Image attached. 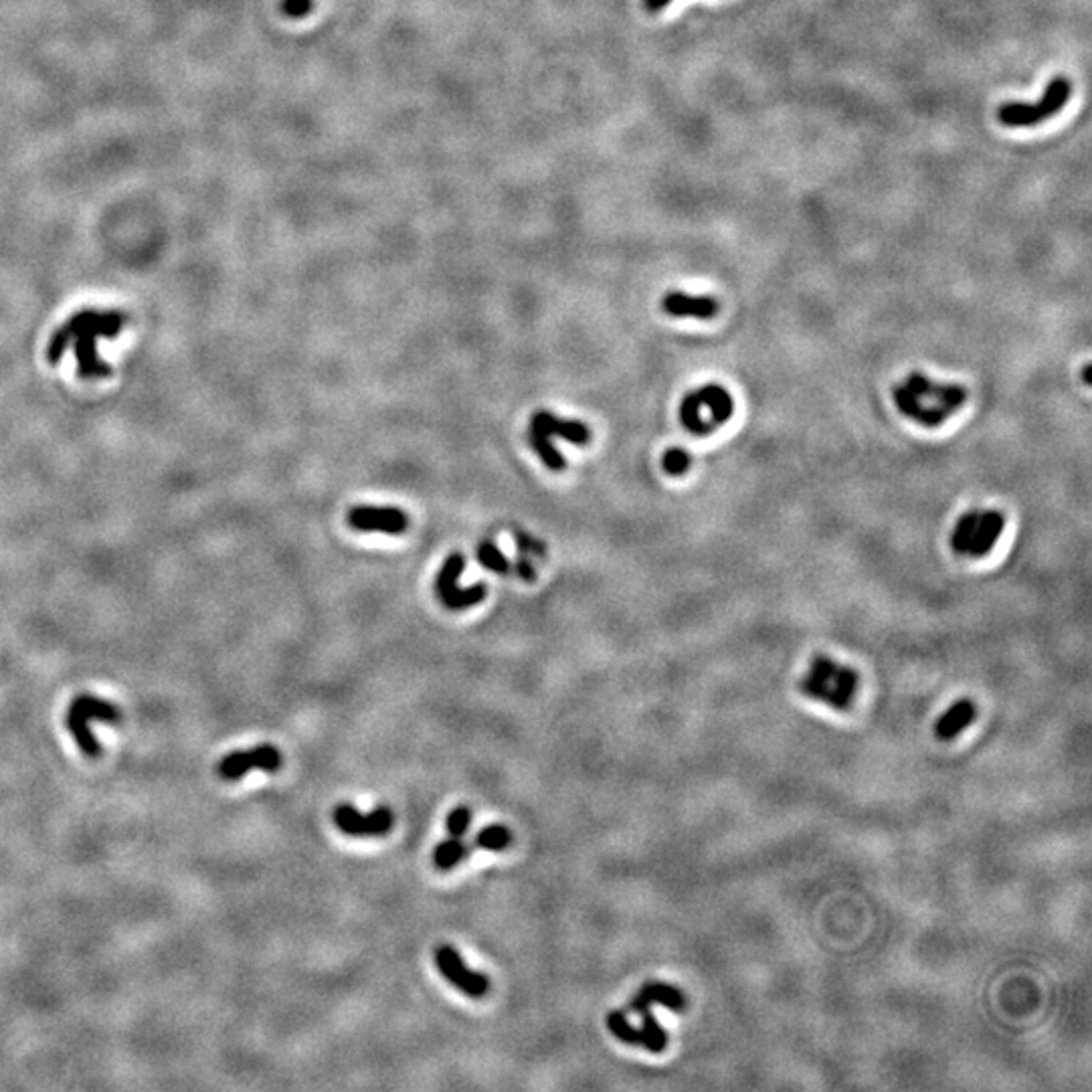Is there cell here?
<instances>
[{
    "instance_id": "30",
    "label": "cell",
    "mask_w": 1092,
    "mask_h": 1092,
    "mask_svg": "<svg viewBox=\"0 0 1092 1092\" xmlns=\"http://www.w3.org/2000/svg\"><path fill=\"white\" fill-rule=\"evenodd\" d=\"M670 3H672V0H643V5H645V9H647L649 13H660V11H664Z\"/></svg>"
},
{
    "instance_id": "17",
    "label": "cell",
    "mask_w": 1092,
    "mask_h": 1092,
    "mask_svg": "<svg viewBox=\"0 0 1092 1092\" xmlns=\"http://www.w3.org/2000/svg\"><path fill=\"white\" fill-rule=\"evenodd\" d=\"M605 1024H607L609 1032H611L619 1042H624V1044H628V1046H639V1048H643V1034H641V1030L636 1028V1026L630 1022L624 1009H611V1011L607 1013V1017H605Z\"/></svg>"
},
{
    "instance_id": "13",
    "label": "cell",
    "mask_w": 1092,
    "mask_h": 1092,
    "mask_svg": "<svg viewBox=\"0 0 1092 1092\" xmlns=\"http://www.w3.org/2000/svg\"><path fill=\"white\" fill-rule=\"evenodd\" d=\"M977 708L975 702L971 698H959L951 704V708H946L937 724H935V735L940 743H949L955 741L965 728H969L975 720Z\"/></svg>"
},
{
    "instance_id": "26",
    "label": "cell",
    "mask_w": 1092,
    "mask_h": 1092,
    "mask_svg": "<svg viewBox=\"0 0 1092 1092\" xmlns=\"http://www.w3.org/2000/svg\"><path fill=\"white\" fill-rule=\"evenodd\" d=\"M469 825H471V810L465 806L452 810L446 819V829L452 837H465Z\"/></svg>"
},
{
    "instance_id": "1",
    "label": "cell",
    "mask_w": 1092,
    "mask_h": 1092,
    "mask_svg": "<svg viewBox=\"0 0 1092 1092\" xmlns=\"http://www.w3.org/2000/svg\"><path fill=\"white\" fill-rule=\"evenodd\" d=\"M128 322V316L116 310L97 312V310H82L76 316H71L59 331L53 334L47 350L49 362H59L69 344L76 348V356L80 362V377L84 379H97L112 375V367L107 362L99 360L95 350L97 338H114Z\"/></svg>"
},
{
    "instance_id": "16",
    "label": "cell",
    "mask_w": 1092,
    "mask_h": 1092,
    "mask_svg": "<svg viewBox=\"0 0 1092 1092\" xmlns=\"http://www.w3.org/2000/svg\"><path fill=\"white\" fill-rule=\"evenodd\" d=\"M69 710L88 718V720L90 718H99V720H105V722H118L120 720V710L112 702L90 697V695L78 697L76 700L71 702Z\"/></svg>"
},
{
    "instance_id": "10",
    "label": "cell",
    "mask_w": 1092,
    "mask_h": 1092,
    "mask_svg": "<svg viewBox=\"0 0 1092 1092\" xmlns=\"http://www.w3.org/2000/svg\"><path fill=\"white\" fill-rule=\"evenodd\" d=\"M348 524L362 532H383V534H403L409 526V518L398 508H379V506H356L348 513Z\"/></svg>"
},
{
    "instance_id": "5",
    "label": "cell",
    "mask_w": 1092,
    "mask_h": 1092,
    "mask_svg": "<svg viewBox=\"0 0 1092 1092\" xmlns=\"http://www.w3.org/2000/svg\"><path fill=\"white\" fill-rule=\"evenodd\" d=\"M1005 528L1000 510H969L951 530L949 544L955 555L983 559L990 555Z\"/></svg>"
},
{
    "instance_id": "20",
    "label": "cell",
    "mask_w": 1092,
    "mask_h": 1092,
    "mask_svg": "<svg viewBox=\"0 0 1092 1092\" xmlns=\"http://www.w3.org/2000/svg\"><path fill=\"white\" fill-rule=\"evenodd\" d=\"M528 442H530L532 450L538 454V457L542 459V463H544L546 467L555 469V471H561V469L567 467V461H565L563 454L551 444L549 435H544L542 431L530 427V431H528Z\"/></svg>"
},
{
    "instance_id": "28",
    "label": "cell",
    "mask_w": 1092,
    "mask_h": 1092,
    "mask_svg": "<svg viewBox=\"0 0 1092 1092\" xmlns=\"http://www.w3.org/2000/svg\"><path fill=\"white\" fill-rule=\"evenodd\" d=\"M516 542H518V549H520L522 553H526V557H528L530 553H534V555H538V557L544 555V546H542L538 540L530 538L528 534H520V532H518V534H516Z\"/></svg>"
},
{
    "instance_id": "21",
    "label": "cell",
    "mask_w": 1092,
    "mask_h": 1092,
    "mask_svg": "<svg viewBox=\"0 0 1092 1092\" xmlns=\"http://www.w3.org/2000/svg\"><path fill=\"white\" fill-rule=\"evenodd\" d=\"M641 1017V1034H643V1050L651 1054H660L668 1048V1032L658 1022V1017L651 1013V1009L639 1013Z\"/></svg>"
},
{
    "instance_id": "9",
    "label": "cell",
    "mask_w": 1092,
    "mask_h": 1092,
    "mask_svg": "<svg viewBox=\"0 0 1092 1092\" xmlns=\"http://www.w3.org/2000/svg\"><path fill=\"white\" fill-rule=\"evenodd\" d=\"M334 825L350 837H381L394 825V816L389 808H377L369 814L358 812L354 806L342 804L333 814Z\"/></svg>"
},
{
    "instance_id": "3",
    "label": "cell",
    "mask_w": 1092,
    "mask_h": 1092,
    "mask_svg": "<svg viewBox=\"0 0 1092 1092\" xmlns=\"http://www.w3.org/2000/svg\"><path fill=\"white\" fill-rule=\"evenodd\" d=\"M799 692L812 700L827 702L833 710L846 712L852 708L860 686V674L844 664H837L825 653H816L812 658L806 678L799 684Z\"/></svg>"
},
{
    "instance_id": "4",
    "label": "cell",
    "mask_w": 1092,
    "mask_h": 1092,
    "mask_svg": "<svg viewBox=\"0 0 1092 1092\" xmlns=\"http://www.w3.org/2000/svg\"><path fill=\"white\" fill-rule=\"evenodd\" d=\"M735 413L733 394L722 385H704L690 391L680 403V421L686 431L706 437L718 431Z\"/></svg>"
},
{
    "instance_id": "24",
    "label": "cell",
    "mask_w": 1092,
    "mask_h": 1092,
    "mask_svg": "<svg viewBox=\"0 0 1092 1092\" xmlns=\"http://www.w3.org/2000/svg\"><path fill=\"white\" fill-rule=\"evenodd\" d=\"M476 555H478V561H480L486 569H490V571H494V573L508 575L510 571H515V565L504 557V553L498 549V546H496L492 540L480 542Z\"/></svg>"
},
{
    "instance_id": "15",
    "label": "cell",
    "mask_w": 1092,
    "mask_h": 1092,
    "mask_svg": "<svg viewBox=\"0 0 1092 1092\" xmlns=\"http://www.w3.org/2000/svg\"><path fill=\"white\" fill-rule=\"evenodd\" d=\"M471 852V846L463 842V837H448L433 850V866L440 872H450L461 864Z\"/></svg>"
},
{
    "instance_id": "31",
    "label": "cell",
    "mask_w": 1092,
    "mask_h": 1092,
    "mask_svg": "<svg viewBox=\"0 0 1092 1092\" xmlns=\"http://www.w3.org/2000/svg\"><path fill=\"white\" fill-rule=\"evenodd\" d=\"M1088 371H1090V364H1084V383H1086V385H1088V383H1090V377H1088Z\"/></svg>"
},
{
    "instance_id": "7",
    "label": "cell",
    "mask_w": 1092,
    "mask_h": 1092,
    "mask_svg": "<svg viewBox=\"0 0 1092 1092\" xmlns=\"http://www.w3.org/2000/svg\"><path fill=\"white\" fill-rule=\"evenodd\" d=\"M433 957L444 979L452 983V986L459 990L463 996L471 1000H482L488 996L490 992L488 975L480 971H471L452 944H437Z\"/></svg>"
},
{
    "instance_id": "25",
    "label": "cell",
    "mask_w": 1092,
    "mask_h": 1092,
    "mask_svg": "<svg viewBox=\"0 0 1092 1092\" xmlns=\"http://www.w3.org/2000/svg\"><path fill=\"white\" fill-rule=\"evenodd\" d=\"M662 467L668 476H676V478L684 476V473L692 467V455L682 448H672L664 454Z\"/></svg>"
},
{
    "instance_id": "12",
    "label": "cell",
    "mask_w": 1092,
    "mask_h": 1092,
    "mask_svg": "<svg viewBox=\"0 0 1092 1092\" xmlns=\"http://www.w3.org/2000/svg\"><path fill=\"white\" fill-rule=\"evenodd\" d=\"M653 1003H660V1005H664V1007L676 1011V1013L686 1009V998L678 988L668 986V983H660V981H649L630 1001V1011L639 1015V1013L651 1009Z\"/></svg>"
},
{
    "instance_id": "27",
    "label": "cell",
    "mask_w": 1092,
    "mask_h": 1092,
    "mask_svg": "<svg viewBox=\"0 0 1092 1092\" xmlns=\"http://www.w3.org/2000/svg\"><path fill=\"white\" fill-rule=\"evenodd\" d=\"M312 0H281V13L289 19H300L312 11Z\"/></svg>"
},
{
    "instance_id": "14",
    "label": "cell",
    "mask_w": 1092,
    "mask_h": 1092,
    "mask_svg": "<svg viewBox=\"0 0 1092 1092\" xmlns=\"http://www.w3.org/2000/svg\"><path fill=\"white\" fill-rule=\"evenodd\" d=\"M534 429L542 431L544 435H559L563 440L575 444V446H587L591 442V431L585 423L580 421H567V419H559L557 415L549 413V411H536L532 417V425Z\"/></svg>"
},
{
    "instance_id": "2",
    "label": "cell",
    "mask_w": 1092,
    "mask_h": 1092,
    "mask_svg": "<svg viewBox=\"0 0 1092 1092\" xmlns=\"http://www.w3.org/2000/svg\"><path fill=\"white\" fill-rule=\"evenodd\" d=\"M967 389L959 383H940L923 373H910L892 389L898 413L921 427H940L965 403Z\"/></svg>"
},
{
    "instance_id": "6",
    "label": "cell",
    "mask_w": 1092,
    "mask_h": 1092,
    "mask_svg": "<svg viewBox=\"0 0 1092 1092\" xmlns=\"http://www.w3.org/2000/svg\"><path fill=\"white\" fill-rule=\"evenodd\" d=\"M1072 93V84L1066 78H1056L1048 84L1042 97L1034 103L1009 101L998 109V118L1007 128H1032L1038 126L1059 112L1068 103Z\"/></svg>"
},
{
    "instance_id": "22",
    "label": "cell",
    "mask_w": 1092,
    "mask_h": 1092,
    "mask_svg": "<svg viewBox=\"0 0 1092 1092\" xmlns=\"http://www.w3.org/2000/svg\"><path fill=\"white\" fill-rule=\"evenodd\" d=\"M463 567H465V557L459 555V553H452L446 559V563H444V567H442V571H440V575H437V580H435L437 597H444L446 593H450L457 587V578H459Z\"/></svg>"
},
{
    "instance_id": "8",
    "label": "cell",
    "mask_w": 1092,
    "mask_h": 1092,
    "mask_svg": "<svg viewBox=\"0 0 1092 1092\" xmlns=\"http://www.w3.org/2000/svg\"><path fill=\"white\" fill-rule=\"evenodd\" d=\"M281 753L273 745H260L251 751H237L223 757L216 764V773L225 781H239L251 769L277 773L281 767Z\"/></svg>"
},
{
    "instance_id": "19",
    "label": "cell",
    "mask_w": 1092,
    "mask_h": 1092,
    "mask_svg": "<svg viewBox=\"0 0 1092 1092\" xmlns=\"http://www.w3.org/2000/svg\"><path fill=\"white\" fill-rule=\"evenodd\" d=\"M510 844H513V831L502 823H492L476 833L471 846L488 852H504Z\"/></svg>"
},
{
    "instance_id": "29",
    "label": "cell",
    "mask_w": 1092,
    "mask_h": 1092,
    "mask_svg": "<svg viewBox=\"0 0 1092 1092\" xmlns=\"http://www.w3.org/2000/svg\"><path fill=\"white\" fill-rule=\"evenodd\" d=\"M515 573H516L520 578H524V580H534V578H536V573H534L532 565L528 563V557H524V555L516 561Z\"/></svg>"
},
{
    "instance_id": "18",
    "label": "cell",
    "mask_w": 1092,
    "mask_h": 1092,
    "mask_svg": "<svg viewBox=\"0 0 1092 1092\" xmlns=\"http://www.w3.org/2000/svg\"><path fill=\"white\" fill-rule=\"evenodd\" d=\"M67 728H69V733L73 735V739H76V743L80 745V749L84 751L86 757L97 758L101 755V747H99L97 739L91 733L88 718L69 710L67 712Z\"/></svg>"
},
{
    "instance_id": "23",
    "label": "cell",
    "mask_w": 1092,
    "mask_h": 1092,
    "mask_svg": "<svg viewBox=\"0 0 1092 1092\" xmlns=\"http://www.w3.org/2000/svg\"><path fill=\"white\" fill-rule=\"evenodd\" d=\"M486 589H488V587L484 585V582H478V585H471V587H467V589L455 587L454 591L446 593V595L440 597V599H442V603H444L448 609L459 611V609H467V607H471V605H476V603L484 601Z\"/></svg>"
},
{
    "instance_id": "11",
    "label": "cell",
    "mask_w": 1092,
    "mask_h": 1092,
    "mask_svg": "<svg viewBox=\"0 0 1092 1092\" xmlns=\"http://www.w3.org/2000/svg\"><path fill=\"white\" fill-rule=\"evenodd\" d=\"M662 308L666 314L674 318H697V320H712L720 306L712 296H692L686 291H668L662 300Z\"/></svg>"
}]
</instances>
